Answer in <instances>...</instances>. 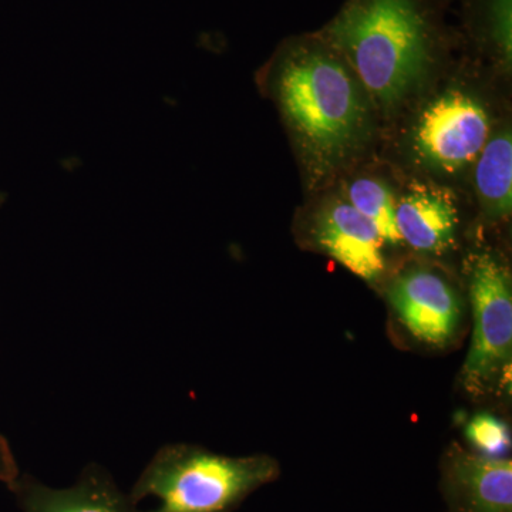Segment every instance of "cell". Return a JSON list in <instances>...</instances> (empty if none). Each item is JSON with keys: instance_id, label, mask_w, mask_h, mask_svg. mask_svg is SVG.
<instances>
[{"instance_id": "6da1fadb", "label": "cell", "mask_w": 512, "mask_h": 512, "mask_svg": "<svg viewBox=\"0 0 512 512\" xmlns=\"http://www.w3.org/2000/svg\"><path fill=\"white\" fill-rule=\"evenodd\" d=\"M264 82L309 190L328 188L375 141L379 111L372 97L319 32L285 40L266 66Z\"/></svg>"}, {"instance_id": "7a4b0ae2", "label": "cell", "mask_w": 512, "mask_h": 512, "mask_svg": "<svg viewBox=\"0 0 512 512\" xmlns=\"http://www.w3.org/2000/svg\"><path fill=\"white\" fill-rule=\"evenodd\" d=\"M450 0H346L320 35L348 60L380 114L416 100L446 62L456 33Z\"/></svg>"}, {"instance_id": "3957f363", "label": "cell", "mask_w": 512, "mask_h": 512, "mask_svg": "<svg viewBox=\"0 0 512 512\" xmlns=\"http://www.w3.org/2000/svg\"><path fill=\"white\" fill-rule=\"evenodd\" d=\"M279 474L278 461L265 454L229 457L171 444L151 458L130 498L136 505L154 501L153 508L140 512H231Z\"/></svg>"}, {"instance_id": "277c9868", "label": "cell", "mask_w": 512, "mask_h": 512, "mask_svg": "<svg viewBox=\"0 0 512 512\" xmlns=\"http://www.w3.org/2000/svg\"><path fill=\"white\" fill-rule=\"evenodd\" d=\"M493 130L483 97L464 84H451L421 104L410 123L407 147L427 174L457 177L476 164Z\"/></svg>"}, {"instance_id": "5b68a950", "label": "cell", "mask_w": 512, "mask_h": 512, "mask_svg": "<svg viewBox=\"0 0 512 512\" xmlns=\"http://www.w3.org/2000/svg\"><path fill=\"white\" fill-rule=\"evenodd\" d=\"M474 329L461 382L471 394L490 392L512 356V282L508 266L494 252L467 261Z\"/></svg>"}, {"instance_id": "8992f818", "label": "cell", "mask_w": 512, "mask_h": 512, "mask_svg": "<svg viewBox=\"0 0 512 512\" xmlns=\"http://www.w3.org/2000/svg\"><path fill=\"white\" fill-rule=\"evenodd\" d=\"M305 237L312 247L335 259L369 284L386 272L384 244L372 222L340 191H329L313 202L302 217Z\"/></svg>"}, {"instance_id": "52a82bcc", "label": "cell", "mask_w": 512, "mask_h": 512, "mask_svg": "<svg viewBox=\"0 0 512 512\" xmlns=\"http://www.w3.org/2000/svg\"><path fill=\"white\" fill-rule=\"evenodd\" d=\"M387 298L404 328L420 342L441 348L456 335L460 299L439 272L423 266L406 269L390 282Z\"/></svg>"}, {"instance_id": "ba28073f", "label": "cell", "mask_w": 512, "mask_h": 512, "mask_svg": "<svg viewBox=\"0 0 512 512\" xmlns=\"http://www.w3.org/2000/svg\"><path fill=\"white\" fill-rule=\"evenodd\" d=\"M441 487L450 512H511V458L451 448L444 458Z\"/></svg>"}, {"instance_id": "9c48e42d", "label": "cell", "mask_w": 512, "mask_h": 512, "mask_svg": "<svg viewBox=\"0 0 512 512\" xmlns=\"http://www.w3.org/2000/svg\"><path fill=\"white\" fill-rule=\"evenodd\" d=\"M396 221L403 244L419 254L440 256L456 242L460 214L448 188L413 180L397 192Z\"/></svg>"}, {"instance_id": "30bf717a", "label": "cell", "mask_w": 512, "mask_h": 512, "mask_svg": "<svg viewBox=\"0 0 512 512\" xmlns=\"http://www.w3.org/2000/svg\"><path fill=\"white\" fill-rule=\"evenodd\" d=\"M26 512H140L100 468H87L82 477L66 488L30 483L23 488Z\"/></svg>"}, {"instance_id": "8fae6325", "label": "cell", "mask_w": 512, "mask_h": 512, "mask_svg": "<svg viewBox=\"0 0 512 512\" xmlns=\"http://www.w3.org/2000/svg\"><path fill=\"white\" fill-rule=\"evenodd\" d=\"M474 168V190L485 220L501 222L512 210L511 127L503 124L493 130Z\"/></svg>"}, {"instance_id": "7c38bea8", "label": "cell", "mask_w": 512, "mask_h": 512, "mask_svg": "<svg viewBox=\"0 0 512 512\" xmlns=\"http://www.w3.org/2000/svg\"><path fill=\"white\" fill-rule=\"evenodd\" d=\"M464 28L477 50L510 72L512 59V0H461Z\"/></svg>"}, {"instance_id": "4fadbf2b", "label": "cell", "mask_w": 512, "mask_h": 512, "mask_svg": "<svg viewBox=\"0 0 512 512\" xmlns=\"http://www.w3.org/2000/svg\"><path fill=\"white\" fill-rule=\"evenodd\" d=\"M343 197L372 222L384 244L403 245L396 221L397 192L392 183L376 174H357L343 183Z\"/></svg>"}, {"instance_id": "5bb4252c", "label": "cell", "mask_w": 512, "mask_h": 512, "mask_svg": "<svg viewBox=\"0 0 512 512\" xmlns=\"http://www.w3.org/2000/svg\"><path fill=\"white\" fill-rule=\"evenodd\" d=\"M467 440L485 457L503 458L511 447L507 424L491 414H478L468 421Z\"/></svg>"}, {"instance_id": "9a60e30c", "label": "cell", "mask_w": 512, "mask_h": 512, "mask_svg": "<svg viewBox=\"0 0 512 512\" xmlns=\"http://www.w3.org/2000/svg\"><path fill=\"white\" fill-rule=\"evenodd\" d=\"M512 512V511H511Z\"/></svg>"}]
</instances>
